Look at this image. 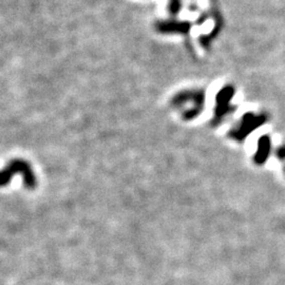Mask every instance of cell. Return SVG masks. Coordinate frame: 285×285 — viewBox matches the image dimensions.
Here are the masks:
<instances>
[{
    "instance_id": "cell-1",
    "label": "cell",
    "mask_w": 285,
    "mask_h": 285,
    "mask_svg": "<svg viewBox=\"0 0 285 285\" xmlns=\"http://www.w3.org/2000/svg\"><path fill=\"white\" fill-rule=\"evenodd\" d=\"M16 176L22 178L26 188L32 190L37 186V176L32 165L24 159H13L0 169V187L7 186Z\"/></svg>"
},
{
    "instance_id": "cell-2",
    "label": "cell",
    "mask_w": 285,
    "mask_h": 285,
    "mask_svg": "<svg viewBox=\"0 0 285 285\" xmlns=\"http://www.w3.org/2000/svg\"><path fill=\"white\" fill-rule=\"evenodd\" d=\"M192 29V24L189 20L178 19H163L155 24V30L164 35H186Z\"/></svg>"
},
{
    "instance_id": "cell-3",
    "label": "cell",
    "mask_w": 285,
    "mask_h": 285,
    "mask_svg": "<svg viewBox=\"0 0 285 285\" xmlns=\"http://www.w3.org/2000/svg\"><path fill=\"white\" fill-rule=\"evenodd\" d=\"M223 30V18L220 14H218V16L216 17V23L215 26L212 27L211 31L207 34H202L199 37V42L201 44V46L203 48H209L212 44L213 40H215L222 32Z\"/></svg>"
},
{
    "instance_id": "cell-4",
    "label": "cell",
    "mask_w": 285,
    "mask_h": 285,
    "mask_svg": "<svg viewBox=\"0 0 285 285\" xmlns=\"http://www.w3.org/2000/svg\"><path fill=\"white\" fill-rule=\"evenodd\" d=\"M167 11L170 16L176 17L183 9V0H167Z\"/></svg>"
},
{
    "instance_id": "cell-5",
    "label": "cell",
    "mask_w": 285,
    "mask_h": 285,
    "mask_svg": "<svg viewBox=\"0 0 285 285\" xmlns=\"http://www.w3.org/2000/svg\"><path fill=\"white\" fill-rule=\"evenodd\" d=\"M209 18V14L208 13H202V14H200L199 15V17L196 19V22H195V24L197 25V26H202L203 24H204L206 20Z\"/></svg>"
}]
</instances>
